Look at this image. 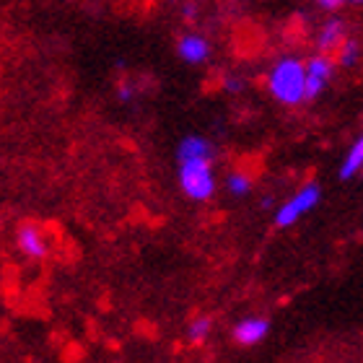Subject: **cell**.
Wrapping results in <instances>:
<instances>
[{
    "label": "cell",
    "instance_id": "2e32d148",
    "mask_svg": "<svg viewBox=\"0 0 363 363\" xmlns=\"http://www.w3.org/2000/svg\"><path fill=\"white\" fill-rule=\"evenodd\" d=\"M182 13L187 16V18H195V13H197V11H195V3H187V6H184V11H182Z\"/></svg>",
    "mask_w": 363,
    "mask_h": 363
},
{
    "label": "cell",
    "instance_id": "6da1fadb",
    "mask_svg": "<svg viewBox=\"0 0 363 363\" xmlns=\"http://www.w3.org/2000/svg\"><path fill=\"white\" fill-rule=\"evenodd\" d=\"M267 94L283 106H298L306 101V60L280 57L272 62L265 78Z\"/></svg>",
    "mask_w": 363,
    "mask_h": 363
},
{
    "label": "cell",
    "instance_id": "5b68a950",
    "mask_svg": "<svg viewBox=\"0 0 363 363\" xmlns=\"http://www.w3.org/2000/svg\"><path fill=\"white\" fill-rule=\"evenodd\" d=\"M16 247L21 252L23 257L34 259H45L52 250V242H50V234L39 223H21L18 231H16Z\"/></svg>",
    "mask_w": 363,
    "mask_h": 363
},
{
    "label": "cell",
    "instance_id": "30bf717a",
    "mask_svg": "<svg viewBox=\"0 0 363 363\" xmlns=\"http://www.w3.org/2000/svg\"><path fill=\"white\" fill-rule=\"evenodd\" d=\"M358 60H361V45H358L353 37H348L345 39V45L335 52V62H337L340 68H353Z\"/></svg>",
    "mask_w": 363,
    "mask_h": 363
},
{
    "label": "cell",
    "instance_id": "9a60e30c",
    "mask_svg": "<svg viewBox=\"0 0 363 363\" xmlns=\"http://www.w3.org/2000/svg\"><path fill=\"white\" fill-rule=\"evenodd\" d=\"M345 0H317L319 8H325V11H335V8H340Z\"/></svg>",
    "mask_w": 363,
    "mask_h": 363
},
{
    "label": "cell",
    "instance_id": "9c48e42d",
    "mask_svg": "<svg viewBox=\"0 0 363 363\" xmlns=\"http://www.w3.org/2000/svg\"><path fill=\"white\" fill-rule=\"evenodd\" d=\"M358 172H363V135H358L356 143L350 145V151L345 153V161L340 167V179H350Z\"/></svg>",
    "mask_w": 363,
    "mask_h": 363
},
{
    "label": "cell",
    "instance_id": "4fadbf2b",
    "mask_svg": "<svg viewBox=\"0 0 363 363\" xmlns=\"http://www.w3.org/2000/svg\"><path fill=\"white\" fill-rule=\"evenodd\" d=\"M117 96H120V101H125V104L135 101V96H138L135 84H133V81H122V84L117 86Z\"/></svg>",
    "mask_w": 363,
    "mask_h": 363
},
{
    "label": "cell",
    "instance_id": "8fae6325",
    "mask_svg": "<svg viewBox=\"0 0 363 363\" xmlns=\"http://www.w3.org/2000/svg\"><path fill=\"white\" fill-rule=\"evenodd\" d=\"M211 330H213V322H211V317H197V319H192L187 325V337H189V342H205L208 337H211Z\"/></svg>",
    "mask_w": 363,
    "mask_h": 363
},
{
    "label": "cell",
    "instance_id": "ba28073f",
    "mask_svg": "<svg viewBox=\"0 0 363 363\" xmlns=\"http://www.w3.org/2000/svg\"><path fill=\"white\" fill-rule=\"evenodd\" d=\"M267 330H270V322H267V319L247 317L234 327V340L239 342V345H257V342L265 340Z\"/></svg>",
    "mask_w": 363,
    "mask_h": 363
},
{
    "label": "cell",
    "instance_id": "5bb4252c",
    "mask_svg": "<svg viewBox=\"0 0 363 363\" xmlns=\"http://www.w3.org/2000/svg\"><path fill=\"white\" fill-rule=\"evenodd\" d=\"M223 89L231 91V94H236V91H242V81H239V78H234V76H228L226 81H223Z\"/></svg>",
    "mask_w": 363,
    "mask_h": 363
},
{
    "label": "cell",
    "instance_id": "3957f363",
    "mask_svg": "<svg viewBox=\"0 0 363 363\" xmlns=\"http://www.w3.org/2000/svg\"><path fill=\"white\" fill-rule=\"evenodd\" d=\"M319 197H322V189H319V184H314V182L303 184V187L298 189L294 197H288L286 203L275 211V226H278V228L294 226L296 220L303 218V216H306V213H309L311 208L319 203Z\"/></svg>",
    "mask_w": 363,
    "mask_h": 363
},
{
    "label": "cell",
    "instance_id": "52a82bcc",
    "mask_svg": "<svg viewBox=\"0 0 363 363\" xmlns=\"http://www.w3.org/2000/svg\"><path fill=\"white\" fill-rule=\"evenodd\" d=\"M177 52L184 62L189 65H200L211 57V45H208V39L200 37V34H184L179 39V45H177Z\"/></svg>",
    "mask_w": 363,
    "mask_h": 363
},
{
    "label": "cell",
    "instance_id": "277c9868",
    "mask_svg": "<svg viewBox=\"0 0 363 363\" xmlns=\"http://www.w3.org/2000/svg\"><path fill=\"white\" fill-rule=\"evenodd\" d=\"M335 57L333 55H322L317 52L314 57L306 60V101H314L325 94L327 84L333 81L335 76Z\"/></svg>",
    "mask_w": 363,
    "mask_h": 363
},
{
    "label": "cell",
    "instance_id": "7c38bea8",
    "mask_svg": "<svg viewBox=\"0 0 363 363\" xmlns=\"http://www.w3.org/2000/svg\"><path fill=\"white\" fill-rule=\"evenodd\" d=\"M226 187H228V192H231V195L242 197L252 189V179L244 174V172H231V174L226 177Z\"/></svg>",
    "mask_w": 363,
    "mask_h": 363
},
{
    "label": "cell",
    "instance_id": "e0dca14e",
    "mask_svg": "<svg viewBox=\"0 0 363 363\" xmlns=\"http://www.w3.org/2000/svg\"><path fill=\"white\" fill-rule=\"evenodd\" d=\"M345 3H356V6H363V0H345Z\"/></svg>",
    "mask_w": 363,
    "mask_h": 363
},
{
    "label": "cell",
    "instance_id": "7a4b0ae2",
    "mask_svg": "<svg viewBox=\"0 0 363 363\" xmlns=\"http://www.w3.org/2000/svg\"><path fill=\"white\" fill-rule=\"evenodd\" d=\"M179 164V187L182 192L205 203L216 195V172H213V156H192V159H177Z\"/></svg>",
    "mask_w": 363,
    "mask_h": 363
},
{
    "label": "cell",
    "instance_id": "8992f818",
    "mask_svg": "<svg viewBox=\"0 0 363 363\" xmlns=\"http://www.w3.org/2000/svg\"><path fill=\"white\" fill-rule=\"evenodd\" d=\"M348 23L342 21V18H330L319 26L317 37H314V47H317V52L322 55H333L345 45V39H348Z\"/></svg>",
    "mask_w": 363,
    "mask_h": 363
}]
</instances>
